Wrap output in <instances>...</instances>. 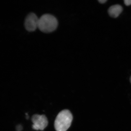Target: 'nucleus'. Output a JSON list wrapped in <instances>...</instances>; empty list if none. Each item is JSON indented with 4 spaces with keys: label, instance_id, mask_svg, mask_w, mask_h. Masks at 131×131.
Returning a JSON list of instances; mask_svg holds the SVG:
<instances>
[{
    "label": "nucleus",
    "instance_id": "obj_5",
    "mask_svg": "<svg viewBox=\"0 0 131 131\" xmlns=\"http://www.w3.org/2000/svg\"><path fill=\"white\" fill-rule=\"evenodd\" d=\"M122 11V6L120 5L117 4L111 6L108 10V13L111 17L116 18L118 17Z\"/></svg>",
    "mask_w": 131,
    "mask_h": 131
},
{
    "label": "nucleus",
    "instance_id": "obj_9",
    "mask_svg": "<svg viewBox=\"0 0 131 131\" xmlns=\"http://www.w3.org/2000/svg\"><path fill=\"white\" fill-rule=\"evenodd\" d=\"M130 82L131 83V76L130 78Z\"/></svg>",
    "mask_w": 131,
    "mask_h": 131
},
{
    "label": "nucleus",
    "instance_id": "obj_8",
    "mask_svg": "<svg viewBox=\"0 0 131 131\" xmlns=\"http://www.w3.org/2000/svg\"><path fill=\"white\" fill-rule=\"evenodd\" d=\"M18 127H17V130L18 131H20L21 130H22V127H21V126L19 125Z\"/></svg>",
    "mask_w": 131,
    "mask_h": 131
},
{
    "label": "nucleus",
    "instance_id": "obj_1",
    "mask_svg": "<svg viewBox=\"0 0 131 131\" xmlns=\"http://www.w3.org/2000/svg\"><path fill=\"white\" fill-rule=\"evenodd\" d=\"M58 24V21L55 16L46 14L42 15L39 19L38 28L41 31L49 33L55 30Z\"/></svg>",
    "mask_w": 131,
    "mask_h": 131
},
{
    "label": "nucleus",
    "instance_id": "obj_3",
    "mask_svg": "<svg viewBox=\"0 0 131 131\" xmlns=\"http://www.w3.org/2000/svg\"><path fill=\"white\" fill-rule=\"evenodd\" d=\"M31 120L34 124L32 128L36 130H43L48 124V119L44 115L34 114L32 116Z\"/></svg>",
    "mask_w": 131,
    "mask_h": 131
},
{
    "label": "nucleus",
    "instance_id": "obj_6",
    "mask_svg": "<svg viewBox=\"0 0 131 131\" xmlns=\"http://www.w3.org/2000/svg\"><path fill=\"white\" fill-rule=\"evenodd\" d=\"M124 4L127 6H129L131 5V0H124Z\"/></svg>",
    "mask_w": 131,
    "mask_h": 131
},
{
    "label": "nucleus",
    "instance_id": "obj_2",
    "mask_svg": "<svg viewBox=\"0 0 131 131\" xmlns=\"http://www.w3.org/2000/svg\"><path fill=\"white\" fill-rule=\"evenodd\" d=\"M73 116L70 111L64 110L57 115L54 123L56 131H66L71 125Z\"/></svg>",
    "mask_w": 131,
    "mask_h": 131
},
{
    "label": "nucleus",
    "instance_id": "obj_7",
    "mask_svg": "<svg viewBox=\"0 0 131 131\" xmlns=\"http://www.w3.org/2000/svg\"><path fill=\"white\" fill-rule=\"evenodd\" d=\"M107 1H106V0H99V1H98L99 3L101 4H104V3H105Z\"/></svg>",
    "mask_w": 131,
    "mask_h": 131
},
{
    "label": "nucleus",
    "instance_id": "obj_4",
    "mask_svg": "<svg viewBox=\"0 0 131 131\" xmlns=\"http://www.w3.org/2000/svg\"><path fill=\"white\" fill-rule=\"evenodd\" d=\"M39 19L34 13L31 12L28 15L24 21V27L29 32L35 31L38 28Z\"/></svg>",
    "mask_w": 131,
    "mask_h": 131
}]
</instances>
